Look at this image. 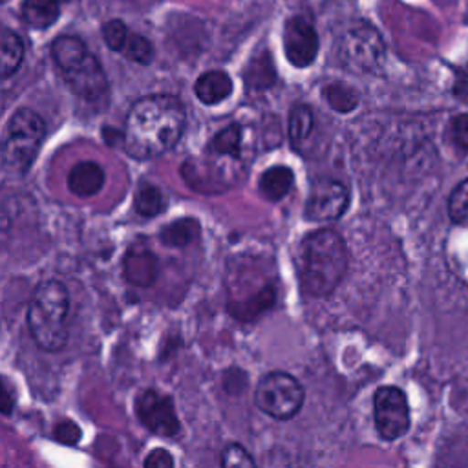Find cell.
<instances>
[{
  "instance_id": "f1b7e54d",
  "label": "cell",
  "mask_w": 468,
  "mask_h": 468,
  "mask_svg": "<svg viewBox=\"0 0 468 468\" xmlns=\"http://www.w3.org/2000/svg\"><path fill=\"white\" fill-rule=\"evenodd\" d=\"M143 464L146 468H170L174 466V457L165 448H155L146 455Z\"/></svg>"
},
{
  "instance_id": "8992f818",
  "label": "cell",
  "mask_w": 468,
  "mask_h": 468,
  "mask_svg": "<svg viewBox=\"0 0 468 468\" xmlns=\"http://www.w3.org/2000/svg\"><path fill=\"white\" fill-rule=\"evenodd\" d=\"M386 57V46L380 33L366 24L351 26L336 44L338 62L355 73L377 71Z\"/></svg>"
},
{
  "instance_id": "4fadbf2b",
  "label": "cell",
  "mask_w": 468,
  "mask_h": 468,
  "mask_svg": "<svg viewBox=\"0 0 468 468\" xmlns=\"http://www.w3.org/2000/svg\"><path fill=\"white\" fill-rule=\"evenodd\" d=\"M106 176L99 163L79 161L68 174V188L79 197H91L99 194L104 186Z\"/></svg>"
},
{
  "instance_id": "f546056e",
  "label": "cell",
  "mask_w": 468,
  "mask_h": 468,
  "mask_svg": "<svg viewBox=\"0 0 468 468\" xmlns=\"http://www.w3.org/2000/svg\"><path fill=\"white\" fill-rule=\"evenodd\" d=\"M13 410V397H11V389L7 380H4V402H2V413L9 415Z\"/></svg>"
},
{
  "instance_id": "cb8c5ba5",
  "label": "cell",
  "mask_w": 468,
  "mask_h": 468,
  "mask_svg": "<svg viewBox=\"0 0 468 468\" xmlns=\"http://www.w3.org/2000/svg\"><path fill=\"white\" fill-rule=\"evenodd\" d=\"M448 214L453 223L468 227V179L459 183L450 194Z\"/></svg>"
},
{
  "instance_id": "277c9868",
  "label": "cell",
  "mask_w": 468,
  "mask_h": 468,
  "mask_svg": "<svg viewBox=\"0 0 468 468\" xmlns=\"http://www.w3.org/2000/svg\"><path fill=\"white\" fill-rule=\"evenodd\" d=\"M49 55L66 86L84 101H99L108 91L106 73L95 55L75 35H60L49 46Z\"/></svg>"
},
{
  "instance_id": "e0dca14e",
  "label": "cell",
  "mask_w": 468,
  "mask_h": 468,
  "mask_svg": "<svg viewBox=\"0 0 468 468\" xmlns=\"http://www.w3.org/2000/svg\"><path fill=\"white\" fill-rule=\"evenodd\" d=\"M133 208L143 218H155L166 208V196L159 186L141 181L133 196Z\"/></svg>"
},
{
  "instance_id": "52a82bcc",
  "label": "cell",
  "mask_w": 468,
  "mask_h": 468,
  "mask_svg": "<svg viewBox=\"0 0 468 468\" xmlns=\"http://www.w3.org/2000/svg\"><path fill=\"white\" fill-rule=\"evenodd\" d=\"M303 399L302 384L285 371H271L261 377L254 393L256 406L278 420L292 419L300 411Z\"/></svg>"
},
{
  "instance_id": "7a4b0ae2",
  "label": "cell",
  "mask_w": 468,
  "mask_h": 468,
  "mask_svg": "<svg viewBox=\"0 0 468 468\" xmlns=\"http://www.w3.org/2000/svg\"><path fill=\"white\" fill-rule=\"evenodd\" d=\"M349 254L342 236L331 229L309 232L300 247V280L307 294L329 296L344 280Z\"/></svg>"
},
{
  "instance_id": "5bb4252c",
  "label": "cell",
  "mask_w": 468,
  "mask_h": 468,
  "mask_svg": "<svg viewBox=\"0 0 468 468\" xmlns=\"http://www.w3.org/2000/svg\"><path fill=\"white\" fill-rule=\"evenodd\" d=\"M232 79L229 73L221 69H210L197 77L194 84V93L199 99V102L214 106L223 102L232 93Z\"/></svg>"
},
{
  "instance_id": "ffe728a7",
  "label": "cell",
  "mask_w": 468,
  "mask_h": 468,
  "mask_svg": "<svg viewBox=\"0 0 468 468\" xmlns=\"http://www.w3.org/2000/svg\"><path fill=\"white\" fill-rule=\"evenodd\" d=\"M199 232V223L194 218H181L161 229L159 239L166 247H186Z\"/></svg>"
},
{
  "instance_id": "5b68a950",
  "label": "cell",
  "mask_w": 468,
  "mask_h": 468,
  "mask_svg": "<svg viewBox=\"0 0 468 468\" xmlns=\"http://www.w3.org/2000/svg\"><path fill=\"white\" fill-rule=\"evenodd\" d=\"M46 135L42 117L31 108H18L7 121L2 161L11 170L24 174L33 165Z\"/></svg>"
},
{
  "instance_id": "4316f807",
  "label": "cell",
  "mask_w": 468,
  "mask_h": 468,
  "mask_svg": "<svg viewBox=\"0 0 468 468\" xmlns=\"http://www.w3.org/2000/svg\"><path fill=\"white\" fill-rule=\"evenodd\" d=\"M53 435H55V439H57L58 442L71 446V444H77V442L80 441L82 431H80V428H79L77 422H73V420H62V422H58V424L55 426Z\"/></svg>"
},
{
  "instance_id": "83f0119b",
  "label": "cell",
  "mask_w": 468,
  "mask_h": 468,
  "mask_svg": "<svg viewBox=\"0 0 468 468\" xmlns=\"http://www.w3.org/2000/svg\"><path fill=\"white\" fill-rule=\"evenodd\" d=\"M450 132H452L453 143L459 148L468 150V113H461V115L453 117Z\"/></svg>"
},
{
  "instance_id": "d6986e66",
  "label": "cell",
  "mask_w": 468,
  "mask_h": 468,
  "mask_svg": "<svg viewBox=\"0 0 468 468\" xmlns=\"http://www.w3.org/2000/svg\"><path fill=\"white\" fill-rule=\"evenodd\" d=\"M0 49H2V77L9 79L18 71L24 60V51H26L24 42L13 29L4 27Z\"/></svg>"
},
{
  "instance_id": "ac0fdd59",
  "label": "cell",
  "mask_w": 468,
  "mask_h": 468,
  "mask_svg": "<svg viewBox=\"0 0 468 468\" xmlns=\"http://www.w3.org/2000/svg\"><path fill=\"white\" fill-rule=\"evenodd\" d=\"M243 128L236 122L219 130L207 144V154L214 157H238L241 152Z\"/></svg>"
},
{
  "instance_id": "44dd1931",
  "label": "cell",
  "mask_w": 468,
  "mask_h": 468,
  "mask_svg": "<svg viewBox=\"0 0 468 468\" xmlns=\"http://www.w3.org/2000/svg\"><path fill=\"white\" fill-rule=\"evenodd\" d=\"M322 93H324L327 104L340 113L353 112L360 101L358 91L353 86L344 84V82H331L324 88Z\"/></svg>"
},
{
  "instance_id": "3957f363",
  "label": "cell",
  "mask_w": 468,
  "mask_h": 468,
  "mask_svg": "<svg viewBox=\"0 0 468 468\" xmlns=\"http://www.w3.org/2000/svg\"><path fill=\"white\" fill-rule=\"evenodd\" d=\"M68 289L58 280L37 285L27 305V327L33 342L44 351H60L68 342Z\"/></svg>"
},
{
  "instance_id": "6da1fadb",
  "label": "cell",
  "mask_w": 468,
  "mask_h": 468,
  "mask_svg": "<svg viewBox=\"0 0 468 468\" xmlns=\"http://www.w3.org/2000/svg\"><path fill=\"white\" fill-rule=\"evenodd\" d=\"M186 124V112L179 97L154 93L137 99L128 110L122 148L139 161L154 159L168 152L181 139Z\"/></svg>"
},
{
  "instance_id": "7402d4cb",
  "label": "cell",
  "mask_w": 468,
  "mask_h": 468,
  "mask_svg": "<svg viewBox=\"0 0 468 468\" xmlns=\"http://www.w3.org/2000/svg\"><path fill=\"white\" fill-rule=\"evenodd\" d=\"M314 124L313 110L307 104H294L289 113V139L294 148H298L307 135L311 133Z\"/></svg>"
},
{
  "instance_id": "9c48e42d",
  "label": "cell",
  "mask_w": 468,
  "mask_h": 468,
  "mask_svg": "<svg viewBox=\"0 0 468 468\" xmlns=\"http://www.w3.org/2000/svg\"><path fill=\"white\" fill-rule=\"evenodd\" d=\"M347 186L336 179L320 177L311 185L309 196L305 199L303 216L309 221H333L347 210Z\"/></svg>"
},
{
  "instance_id": "d4e9b609",
  "label": "cell",
  "mask_w": 468,
  "mask_h": 468,
  "mask_svg": "<svg viewBox=\"0 0 468 468\" xmlns=\"http://www.w3.org/2000/svg\"><path fill=\"white\" fill-rule=\"evenodd\" d=\"M101 33H102L104 44H106L112 51H117V53L122 51L124 42H126V38H128V35H130L126 24H124L121 18H110L108 22H104Z\"/></svg>"
},
{
  "instance_id": "8fae6325",
  "label": "cell",
  "mask_w": 468,
  "mask_h": 468,
  "mask_svg": "<svg viewBox=\"0 0 468 468\" xmlns=\"http://www.w3.org/2000/svg\"><path fill=\"white\" fill-rule=\"evenodd\" d=\"M135 413L141 424L155 435L176 437L181 431L174 400L155 389H144L135 399Z\"/></svg>"
},
{
  "instance_id": "30bf717a",
  "label": "cell",
  "mask_w": 468,
  "mask_h": 468,
  "mask_svg": "<svg viewBox=\"0 0 468 468\" xmlns=\"http://www.w3.org/2000/svg\"><path fill=\"white\" fill-rule=\"evenodd\" d=\"M282 42L285 58L294 68L311 66L320 48L314 24L307 15H292L285 20Z\"/></svg>"
},
{
  "instance_id": "484cf974",
  "label": "cell",
  "mask_w": 468,
  "mask_h": 468,
  "mask_svg": "<svg viewBox=\"0 0 468 468\" xmlns=\"http://www.w3.org/2000/svg\"><path fill=\"white\" fill-rule=\"evenodd\" d=\"M221 466L225 468H252L256 466L252 455L238 442H229L221 452Z\"/></svg>"
},
{
  "instance_id": "9a60e30c",
  "label": "cell",
  "mask_w": 468,
  "mask_h": 468,
  "mask_svg": "<svg viewBox=\"0 0 468 468\" xmlns=\"http://www.w3.org/2000/svg\"><path fill=\"white\" fill-rule=\"evenodd\" d=\"M292 183H294L292 170L285 165H274L261 172L258 179V190L263 199L276 203L289 194Z\"/></svg>"
},
{
  "instance_id": "603a6c76",
  "label": "cell",
  "mask_w": 468,
  "mask_h": 468,
  "mask_svg": "<svg viewBox=\"0 0 468 468\" xmlns=\"http://www.w3.org/2000/svg\"><path fill=\"white\" fill-rule=\"evenodd\" d=\"M121 55H124L132 62L146 66L154 60V46L146 37H143L139 33H130Z\"/></svg>"
},
{
  "instance_id": "ba28073f",
  "label": "cell",
  "mask_w": 468,
  "mask_h": 468,
  "mask_svg": "<svg viewBox=\"0 0 468 468\" xmlns=\"http://www.w3.org/2000/svg\"><path fill=\"white\" fill-rule=\"evenodd\" d=\"M373 417L382 439H400L410 428V406L404 391L397 386L378 388L373 397Z\"/></svg>"
},
{
  "instance_id": "2e32d148",
  "label": "cell",
  "mask_w": 468,
  "mask_h": 468,
  "mask_svg": "<svg viewBox=\"0 0 468 468\" xmlns=\"http://www.w3.org/2000/svg\"><path fill=\"white\" fill-rule=\"evenodd\" d=\"M60 16V0H22L20 18L33 29H48Z\"/></svg>"
},
{
  "instance_id": "7c38bea8",
  "label": "cell",
  "mask_w": 468,
  "mask_h": 468,
  "mask_svg": "<svg viewBox=\"0 0 468 468\" xmlns=\"http://www.w3.org/2000/svg\"><path fill=\"white\" fill-rule=\"evenodd\" d=\"M157 258L148 247H130L122 260V274L128 283L148 287L157 278Z\"/></svg>"
}]
</instances>
